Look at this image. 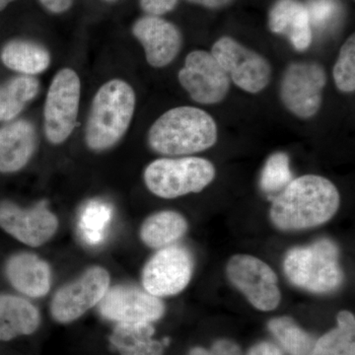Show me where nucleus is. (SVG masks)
Listing matches in <instances>:
<instances>
[{
    "label": "nucleus",
    "mask_w": 355,
    "mask_h": 355,
    "mask_svg": "<svg viewBox=\"0 0 355 355\" xmlns=\"http://www.w3.org/2000/svg\"><path fill=\"white\" fill-rule=\"evenodd\" d=\"M58 219L40 202L30 209H22L10 202H0V227L15 239L38 247L57 232Z\"/></svg>",
    "instance_id": "nucleus-14"
},
{
    "label": "nucleus",
    "mask_w": 355,
    "mask_h": 355,
    "mask_svg": "<svg viewBox=\"0 0 355 355\" xmlns=\"http://www.w3.org/2000/svg\"><path fill=\"white\" fill-rule=\"evenodd\" d=\"M80 93V79L73 69H60L53 77L44 109V133L51 144H62L73 132Z\"/></svg>",
    "instance_id": "nucleus-6"
},
{
    "label": "nucleus",
    "mask_w": 355,
    "mask_h": 355,
    "mask_svg": "<svg viewBox=\"0 0 355 355\" xmlns=\"http://www.w3.org/2000/svg\"><path fill=\"white\" fill-rule=\"evenodd\" d=\"M216 174V168L207 159L162 158L147 166L144 182L157 197L175 198L200 193L214 181Z\"/></svg>",
    "instance_id": "nucleus-5"
},
{
    "label": "nucleus",
    "mask_w": 355,
    "mask_h": 355,
    "mask_svg": "<svg viewBox=\"0 0 355 355\" xmlns=\"http://www.w3.org/2000/svg\"><path fill=\"white\" fill-rule=\"evenodd\" d=\"M39 88L38 80L29 76L14 77L0 85V121H11L19 116L38 95Z\"/></svg>",
    "instance_id": "nucleus-23"
},
{
    "label": "nucleus",
    "mask_w": 355,
    "mask_h": 355,
    "mask_svg": "<svg viewBox=\"0 0 355 355\" xmlns=\"http://www.w3.org/2000/svg\"><path fill=\"white\" fill-rule=\"evenodd\" d=\"M210 355H242L241 349L235 343L228 340H217L209 350Z\"/></svg>",
    "instance_id": "nucleus-31"
},
{
    "label": "nucleus",
    "mask_w": 355,
    "mask_h": 355,
    "mask_svg": "<svg viewBox=\"0 0 355 355\" xmlns=\"http://www.w3.org/2000/svg\"><path fill=\"white\" fill-rule=\"evenodd\" d=\"M179 0H140V7L147 15L162 16L171 12Z\"/></svg>",
    "instance_id": "nucleus-30"
},
{
    "label": "nucleus",
    "mask_w": 355,
    "mask_h": 355,
    "mask_svg": "<svg viewBox=\"0 0 355 355\" xmlns=\"http://www.w3.org/2000/svg\"><path fill=\"white\" fill-rule=\"evenodd\" d=\"M37 133L29 121H11L0 128V172L19 171L35 153Z\"/></svg>",
    "instance_id": "nucleus-16"
},
{
    "label": "nucleus",
    "mask_w": 355,
    "mask_h": 355,
    "mask_svg": "<svg viewBox=\"0 0 355 355\" xmlns=\"http://www.w3.org/2000/svg\"><path fill=\"white\" fill-rule=\"evenodd\" d=\"M188 1H190L191 3L207 7V8L216 9L228 6L233 0H188Z\"/></svg>",
    "instance_id": "nucleus-34"
},
{
    "label": "nucleus",
    "mask_w": 355,
    "mask_h": 355,
    "mask_svg": "<svg viewBox=\"0 0 355 355\" xmlns=\"http://www.w3.org/2000/svg\"><path fill=\"white\" fill-rule=\"evenodd\" d=\"M132 34L144 46L147 62L156 69L171 64L183 44L179 28L160 16L139 18L132 26Z\"/></svg>",
    "instance_id": "nucleus-15"
},
{
    "label": "nucleus",
    "mask_w": 355,
    "mask_h": 355,
    "mask_svg": "<svg viewBox=\"0 0 355 355\" xmlns=\"http://www.w3.org/2000/svg\"><path fill=\"white\" fill-rule=\"evenodd\" d=\"M189 355H210L209 350L203 349V347H195L190 352Z\"/></svg>",
    "instance_id": "nucleus-35"
},
{
    "label": "nucleus",
    "mask_w": 355,
    "mask_h": 355,
    "mask_svg": "<svg viewBox=\"0 0 355 355\" xmlns=\"http://www.w3.org/2000/svg\"><path fill=\"white\" fill-rule=\"evenodd\" d=\"M178 78L191 99L203 105L223 101L230 89L228 74L211 53L205 51L189 53Z\"/></svg>",
    "instance_id": "nucleus-10"
},
{
    "label": "nucleus",
    "mask_w": 355,
    "mask_h": 355,
    "mask_svg": "<svg viewBox=\"0 0 355 355\" xmlns=\"http://www.w3.org/2000/svg\"><path fill=\"white\" fill-rule=\"evenodd\" d=\"M217 125L210 114L195 107H178L163 114L151 125L148 144L155 153L189 155L216 144Z\"/></svg>",
    "instance_id": "nucleus-2"
},
{
    "label": "nucleus",
    "mask_w": 355,
    "mask_h": 355,
    "mask_svg": "<svg viewBox=\"0 0 355 355\" xmlns=\"http://www.w3.org/2000/svg\"><path fill=\"white\" fill-rule=\"evenodd\" d=\"M268 27L272 33L287 37L296 51H304L312 43L309 15L299 0H277L268 14Z\"/></svg>",
    "instance_id": "nucleus-17"
},
{
    "label": "nucleus",
    "mask_w": 355,
    "mask_h": 355,
    "mask_svg": "<svg viewBox=\"0 0 355 355\" xmlns=\"http://www.w3.org/2000/svg\"><path fill=\"white\" fill-rule=\"evenodd\" d=\"M268 329L291 355H310L315 342L309 334L299 328L288 317L275 318L268 323Z\"/></svg>",
    "instance_id": "nucleus-25"
},
{
    "label": "nucleus",
    "mask_w": 355,
    "mask_h": 355,
    "mask_svg": "<svg viewBox=\"0 0 355 355\" xmlns=\"http://www.w3.org/2000/svg\"><path fill=\"white\" fill-rule=\"evenodd\" d=\"M105 1H107V2H114V1H116V0H105Z\"/></svg>",
    "instance_id": "nucleus-37"
},
{
    "label": "nucleus",
    "mask_w": 355,
    "mask_h": 355,
    "mask_svg": "<svg viewBox=\"0 0 355 355\" xmlns=\"http://www.w3.org/2000/svg\"><path fill=\"white\" fill-rule=\"evenodd\" d=\"M292 181L289 158L286 153L272 154L266 160L261 175V188L266 193L282 191Z\"/></svg>",
    "instance_id": "nucleus-27"
},
{
    "label": "nucleus",
    "mask_w": 355,
    "mask_h": 355,
    "mask_svg": "<svg viewBox=\"0 0 355 355\" xmlns=\"http://www.w3.org/2000/svg\"><path fill=\"white\" fill-rule=\"evenodd\" d=\"M112 207L108 203L92 200L83 207L79 218V231L84 241L97 245L103 241L112 219Z\"/></svg>",
    "instance_id": "nucleus-26"
},
{
    "label": "nucleus",
    "mask_w": 355,
    "mask_h": 355,
    "mask_svg": "<svg viewBox=\"0 0 355 355\" xmlns=\"http://www.w3.org/2000/svg\"><path fill=\"white\" fill-rule=\"evenodd\" d=\"M338 328L315 343L310 355H355L354 315L343 311L338 315Z\"/></svg>",
    "instance_id": "nucleus-24"
},
{
    "label": "nucleus",
    "mask_w": 355,
    "mask_h": 355,
    "mask_svg": "<svg viewBox=\"0 0 355 355\" xmlns=\"http://www.w3.org/2000/svg\"><path fill=\"white\" fill-rule=\"evenodd\" d=\"M226 273L231 284L257 309L272 311L279 306L282 296L277 275L263 261L248 254H236L228 261Z\"/></svg>",
    "instance_id": "nucleus-9"
},
{
    "label": "nucleus",
    "mask_w": 355,
    "mask_h": 355,
    "mask_svg": "<svg viewBox=\"0 0 355 355\" xmlns=\"http://www.w3.org/2000/svg\"><path fill=\"white\" fill-rule=\"evenodd\" d=\"M9 282L30 297H42L51 288V270L48 263L32 254H18L6 265Z\"/></svg>",
    "instance_id": "nucleus-18"
},
{
    "label": "nucleus",
    "mask_w": 355,
    "mask_h": 355,
    "mask_svg": "<svg viewBox=\"0 0 355 355\" xmlns=\"http://www.w3.org/2000/svg\"><path fill=\"white\" fill-rule=\"evenodd\" d=\"M327 83L321 64L295 62L287 67L280 84V98L294 116L309 119L318 113Z\"/></svg>",
    "instance_id": "nucleus-8"
},
{
    "label": "nucleus",
    "mask_w": 355,
    "mask_h": 355,
    "mask_svg": "<svg viewBox=\"0 0 355 355\" xmlns=\"http://www.w3.org/2000/svg\"><path fill=\"white\" fill-rule=\"evenodd\" d=\"M188 223L181 214L175 211H161L144 221L140 237L147 246L165 248L176 242L186 233Z\"/></svg>",
    "instance_id": "nucleus-22"
},
{
    "label": "nucleus",
    "mask_w": 355,
    "mask_h": 355,
    "mask_svg": "<svg viewBox=\"0 0 355 355\" xmlns=\"http://www.w3.org/2000/svg\"><path fill=\"white\" fill-rule=\"evenodd\" d=\"M137 98L132 86L112 79L103 84L91 105L85 128V141L91 150L103 151L116 146L127 133Z\"/></svg>",
    "instance_id": "nucleus-3"
},
{
    "label": "nucleus",
    "mask_w": 355,
    "mask_h": 355,
    "mask_svg": "<svg viewBox=\"0 0 355 355\" xmlns=\"http://www.w3.org/2000/svg\"><path fill=\"white\" fill-rule=\"evenodd\" d=\"M284 268L287 279L294 286L315 293L335 291L343 279L338 247L329 239L291 250L284 259Z\"/></svg>",
    "instance_id": "nucleus-4"
},
{
    "label": "nucleus",
    "mask_w": 355,
    "mask_h": 355,
    "mask_svg": "<svg viewBox=\"0 0 355 355\" xmlns=\"http://www.w3.org/2000/svg\"><path fill=\"white\" fill-rule=\"evenodd\" d=\"M105 318L121 324H151L164 314V304L156 296L135 286H114L99 302Z\"/></svg>",
    "instance_id": "nucleus-13"
},
{
    "label": "nucleus",
    "mask_w": 355,
    "mask_h": 355,
    "mask_svg": "<svg viewBox=\"0 0 355 355\" xmlns=\"http://www.w3.org/2000/svg\"><path fill=\"white\" fill-rule=\"evenodd\" d=\"M216 58L230 80L246 92L256 94L270 83L272 67L260 53L247 49L230 37H222L212 46Z\"/></svg>",
    "instance_id": "nucleus-7"
},
{
    "label": "nucleus",
    "mask_w": 355,
    "mask_h": 355,
    "mask_svg": "<svg viewBox=\"0 0 355 355\" xmlns=\"http://www.w3.org/2000/svg\"><path fill=\"white\" fill-rule=\"evenodd\" d=\"M13 1H15V0H0V11L3 10L7 6L12 3Z\"/></svg>",
    "instance_id": "nucleus-36"
},
{
    "label": "nucleus",
    "mask_w": 355,
    "mask_h": 355,
    "mask_svg": "<svg viewBox=\"0 0 355 355\" xmlns=\"http://www.w3.org/2000/svg\"><path fill=\"white\" fill-rule=\"evenodd\" d=\"M305 6L311 26L314 25L318 28L328 25L338 10L336 0H309Z\"/></svg>",
    "instance_id": "nucleus-29"
},
{
    "label": "nucleus",
    "mask_w": 355,
    "mask_h": 355,
    "mask_svg": "<svg viewBox=\"0 0 355 355\" xmlns=\"http://www.w3.org/2000/svg\"><path fill=\"white\" fill-rule=\"evenodd\" d=\"M340 193L330 180L305 175L292 180L273 200L270 218L282 230H300L321 225L335 216Z\"/></svg>",
    "instance_id": "nucleus-1"
},
{
    "label": "nucleus",
    "mask_w": 355,
    "mask_h": 355,
    "mask_svg": "<svg viewBox=\"0 0 355 355\" xmlns=\"http://www.w3.org/2000/svg\"><path fill=\"white\" fill-rule=\"evenodd\" d=\"M193 273V258L182 246H168L154 254L142 273V284L156 297L175 295L184 291Z\"/></svg>",
    "instance_id": "nucleus-11"
},
{
    "label": "nucleus",
    "mask_w": 355,
    "mask_h": 355,
    "mask_svg": "<svg viewBox=\"0 0 355 355\" xmlns=\"http://www.w3.org/2000/svg\"><path fill=\"white\" fill-rule=\"evenodd\" d=\"M42 6L53 14L64 13L69 10L73 0H39Z\"/></svg>",
    "instance_id": "nucleus-32"
},
{
    "label": "nucleus",
    "mask_w": 355,
    "mask_h": 355,
    "mask_svg": "<svg viewBox=\"0 0 355 355\" xmlns=\"http://www.w3.org/2000/svg\"><path fill=\"white\" fill-rule=\"evenodd\" d=\"M151 324H121L114 328L111 336L112 345L121 355H161L162 343L154 340Z\"/></svg>",
    "instance_id": "nucleus-21"
},
{
    "label": "nucleus",
    "mask_w": 355,
    "mask_h": 355,
    "mask_svg": "<svg viewBox=\"0 0 355 355\" xmlns=\"http://www.w3.org/2000/svg\"><path fill=\"white\" fill-rule=\"evenodd\" d=\"M248 355H282V350L272 343L263 342L254 345Z\"/></svg>",
    "instance_id": "nucleus-33"
},
{
    "label": "nucleus",
    "mask_w": 355,
    "mask_h": 355,
    "mask_svg": "<svg viewBox=\"0 0 355 355\" xmlns=\"http://www.w3.org/2000/svg\"><path fill=\"white\" fill-rule=\"evenodd\" d=\"M338 90L352 93L355 90V37L352 35L343 44L333 70Z\"/></svg>",
    "instance_id": "nucleus-28"
},
{
    "label": "nucleus",
    "mask_w": 355,
    "mask_h": 355,
    "mask_svg": "<svg viewBox=\"0 0 355 355\" xmlns=\"http://www.w3.org/2000/svg\"><path fill=\"white\" fill-rule=\"evenodd\" d=\"M1 62L8 69L22 76L42 73L51 64V55L41 44L26 40H13L0 53Z\"/></svg>",
    "instance_id": "nucleus-20"
},
{
    "label": "nucleus",
    "mask_w": 355,
    "mask_h": 355,
    "mask_svg": "<svg viewBox=\"0 0 355 355\" xmlns=\"http://www.w3.org/2000/svg\"><path fill=\"white\" fill-rule=\"evenodd\" d=\"M109 286L110 275L105 268H89L83 277L55 293L51 302V314L60 323L74 321L102 300Z\"/></svg>",
    "instance_id": "nucleus-12"
},
{
    "label": "nucleus",
    "mask_w": 355,
    "mask_h": 355,
    "mask_svg": "<svg viewBox=\"0 0 355 355\" xmlns=\"http://www.w3.org/2000/svg\"><path fill=\"white\" fill-rule=\"evenodd\" d=\"M39 324V311L31 303L17 296H0V340L31 335Z\"/></svg>",
    "instance_id": "nucleus-19"
}]
</instances>
